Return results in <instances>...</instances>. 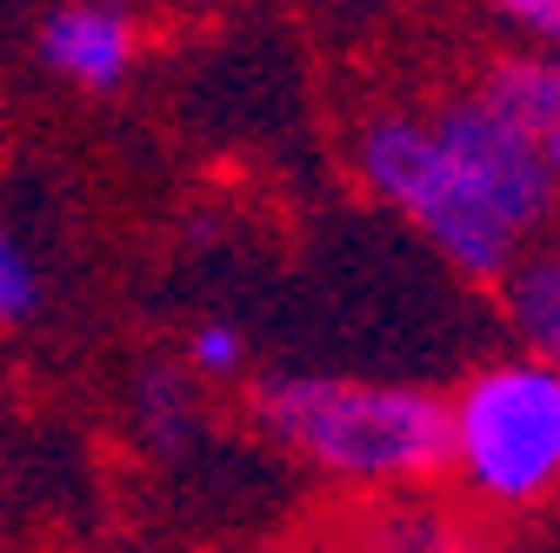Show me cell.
Segmentation results:
<instances>
[{"label":"cell","mask_w":560,"mask_h":553,"mask_svg":"<svg viewBox=\"0 0 560 553\" xmlns=\"http://www.w3.org/2000/svg\"><path fill=\"white\" fill-rule=\"evenodd\" d=\"M354 180L413 221L467 281H508L560 200L547 141L480 87L434 107H374L354 127Z\"/></svg>","instance_id":"cell-1"},{"label":"cell","mask_w":560,"mask_h":553,"mask_svg":"<svg viewBox=\"0 0 560 553\" xmlns=\"http://www.w3.org/2000/svg\"><path fill=\"white\" fill-rule=\"evenodd\" d=\"M254 413L288 454L354 487H420L454 467V407L420 387L280 374L254 393Z\"/></svg>","instance_id":"cell-2"},{"label":"cell","mask_w":560,"mask_h":553,"mask_svg":"<svg viewBox=\"0 0 560 553\" xmlns=\"http://www.w3.org/2000/svg\"><path fill=\"white\" fill-rule=\"evenodd\" d=\"M454 407V473L474 501L534 507L560 487V367L534 348L467 374Z\"/></svg>","instance_id":"cell-3"},{"label":"cell","mask_w":560,"mask_h":553,"mask_svg":"<svg viewBox=\"0 0 560 553\" xmlns=\"http://www.w3.org/2000/svg\"><path fill=\"white\" fill-rule=\"evenodd\" d=\"M34 54L47 74H60L67 87H88L107 94L133 74V54H140V27L120 0H67L54 8L34 34Z\"/></svg>","instance_id":"cell-4"},{"label":"cell","mask_w":560,"mask_h":553,"mask_svg":"<svg viewBox=\"0 0 560 553\" xmlns=\"http://www.w3.org/2000/svg\"><path fill=\"white\" fill-rule=\"evenodd\" d=\"M474 87L494 101L508 120L534 127L540 141H547V127L560 120V47H521V54L487 60Z\"/></svg>","instance_id":"cell-5"},{"label":"cell","mask_w":560,"mask_h":553,"mask_svg":"<svg viewBox=\"0 0 560 553\" xmlns=\"http://www.w3.org/2000/svg\"><path fill=\"white\" fill-rule=\"evenodd\" d=\"M501 301H508V320L521 327V348L560 367V247L521 254L514 273L501 281Z\"/></svg>","instance_id":"cell-6"},{"label":"cell","mask_w":560,"mask_h":553,"mask_svg":"<svg viewBox=\"0 0 560 553\" xmlns=\"http://www.w3.org/2000/svg\"><path fill=\"white\" fill-rule=\"evenodd\" d=\"M354 553H487V540L441 507H387L381 520H368Z\"/></svg>","instance_id":"cell-7"},{"label":"cell","mask_w":560,"mask_h":553,"mask_svg":"<svg viewBox=\"0 0 560 553\" xmlns=\"http://www.w3.org/2000/svg\"><path fill=\"white\" fill-rule=\"evenodd\" d=\"M140 434H148L161 454H174L194 434V400L174 374H148L140 380Z\"/></svg>","instance_id":"cell-8"},{"label":"cell","mask_w":560,"mask_h":553,"mask_svg":"<svg viewBox=\"0 0 560 553\" xmlns=\"http://www.w3.org/2000/svg\"><path fill=\"white\" fill-rule=\"evenodd\" d=\"M40 301H47L40 260H34L21 240H8V247H0V314H8V327L34 320V314H40Z\"/></svg>","instance_id":"cell-9"},{"label":"cell","mask_w":560,"mask_h":553,"mask_svg":"<svg viewBox=\"0 0 560 553\" xmlns=\"http://www.w3.org/2000/svg\"><path fill=\"white\" fill-rule=\"evenodd\" d=\"M187 367L207 374V380H234V374L247 367V340H241V327H228V320H200V327L187 333Z\"/></svg>","instance_id":"cell-10"},{"label":"cell","mask_w":560,"mask_h":553,"mask_svg":"<svg viewBox=\"0 0 560 553\" xmlns=\"http://www.w3.org/2000/svg\"><path fill=\"white\" fill-rule=\"evenodd\" d=\"M508 27H521L534 47H560V0H487Z\"/></svg>","instance_id":"cell-11"},{"label":"cell","mask_w":560,"mask_h":553,"mask_svg":"<svg viewBox=\"0 0 560 553\" xmlns=\"http://www.w3.org/2000/svg\"><path fill=\"white\" fill-rule=\"evenodd\" d=\"M547 167H553V187H560V120L547 127Z\"/></svg>","instance_id":"cell-12"}]
</instances>
